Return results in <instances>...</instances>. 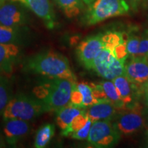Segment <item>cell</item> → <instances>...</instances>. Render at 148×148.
<instances>
[{
  "label": "cell",
  "mask_w": 148,
  "mask_h": 148,
  "mask_svg": "<svg viewBox=\"0 0 148 148\" xmlns=\"http://www.w3.org/2000/svg\"><path fill=\"white\" fill-rule=\"evenodd\" d=\"M137 57H143L148 60V32L140 36Z\"/></svg>",
  "instance_id": "cell-27"
},
{
  "label": "cell",
  "mask_w": 148,
  "mask_h": 148,
  "mask_svg": "<svg viewBox=\"0 0 148 148\" xmlns=\"http://www.w3.org/2000/svg\"><path fill=\"white\" fill-rule=\"evenodd\" d=\"M19 3L24 7L30 10L43 21L48 29H52L56 25L53 5L49 0H10Z\"/></svg>",
  "instance_id": "cell-10"
},
{
  "label": "cell",
  "mask_w": 148,
  "mask_h": 148,
  "mask_svg": "<svg viewBox=\"0 0 148 148\" xmlns=\"http://www.w3.org/2000/svg\"><path fill=\"white\" fill-rule=\"evenodd\" d=\"M147 136H148V126H147Z\"/></svg>",
  "instance_id": "cell-34"
},
{
  "label": "cell",
  "mask_w": 148,
  "mask_h": 148,
  "mask_svg": "<svg viewBox=\"0 0 148 148\" xmlns=\"http://www.w3.org/2000/svg\"><path fill=\"white\" fill-rule=\"evenodd\" d=\"M76 87L82 95L83 108H86L88 106L99 101L94 95L92 86H90V84L85 82H76Z\"/></svg>",
  "instance_id": "cell-23"
},
{
  "label": "cell",
  "mask_w": 148,
  "mask_h": 148,
  "mask_svg": "<svg viewBox=\"0 0 148 148\" xmlns=\"http://www.w3.org/2000/svg\"><path fill=\"white\" fill-rule=\"evenodd\" d=\"M143 93L144 94V97H145V103H146V105L148 106V80H147V82L145 83V84L144 85Z\"/></svg>",
  "instance_id": "cell-29"
},
{
  "label": "cell",
  "mask_w": 148,
  "mask_h": 148,
  "mask_svg": "<svg viewBox=\"0 0 148 148\" xmlns=\"http://www.w3.org/2000/svg\"><path fill=\"white\" fill-rule=\"evenodd\" d=\"M66 17L71 18L78 16L84 7L83 0H54Z\"/></svg>",
  "instance_id": "cell-18"
},
{
  "label": "cell",
  "mask_w": 148,
  "mask_h": 148,
  "mask_svg": "<svg viewBox=\"0 0 148 148\" xmlns=\"http://www.w3.org/2000/svg\"><path fill=\"white\" fill-rule=\"evenodd\" d=\"M124 75L143 92L144 85L148 80V60L143 57L130 58L124 65Z\"/></svg>",
  "instance_id": "cell-11"
},
{
  "label": "cell",
  "mask_w": 148,
  "mask_h": 148,
  "mask_svg": "<svg viewBox=\"0 0 148 148\" xmlns=\"http://www.w3.org/2000/svg\"><path fill=\"white\" fill-rule=\"evenodd\" d=\"M140 36L136 34H130L126 39V49L130 58L137 57L139 47Z\"/></svg>",
  "instance_id": "cell-25"
},
{
  "label": "cell",
  "mask_w": 148,
  "mask_h": 148,
  "mask_svg": "<svg viewBox=\"0 0 148 148\" xmlns=\"http://www.w3.org/2000/svg\"><path fill=\"white\" fill-rule=\"evenodd\" d=\"M5 1H6V0H5Z\"/></svg>",
  "instance_id": "cell-36"
},
{
  "label": "cell",
  "mask_w": 148,
  "mask_h": 148,
  "mask_svg": "<svg viewBox=\"0 0 148 148\" xmlns=\"http://www.w3.org/2000/svg\"><path fill=\"white\" fill-rule=\"evenodd\" d=\"M147 147H148V136H147Z\"/></svg>",
  "instance_id": "cell-35"
},
{
  "label": "cell",
  "mask_w": 148,
  "mask_h": 148,
  "mask_svg": "<svg viewBox=\"0 0 148 148\" xmlns=\"http://www.w3.org/2000/svg\"><path fill=\"white\" fill-rule=\"evenodd\" d=\"M141 3L143 8L148 10V0H142Z\"/></svg>",
  "instance_id": "cell-31"
},
{
  "label": "cell",
  "mask_w": 148,
  "mask_h": 148,
  "mask_svg": "<svg viewBox=\"0 0 148 148\" xmlns=\"http://www.w3.org/2000/svg\"><path fill=\"white\" fill-rule=\"evenodd\" d=\"M129 5L130 8H132V10H136L138 7V5L141 3L142 0H125Z\"/></svg>",
  "instance_id": "cell-28"
},
{
  "label": "cell",
  "mask_w": 148,
  "mask_h": 148,
  "mask_svg": "<svg viewBox=\"0 0 148 148\" xmlns=\"http://www.w3.org/2000/svg\"><path fill=\"white\" fill-rule=\"evenodd\" d=\"M121 138L120 134L111 120L92 122L87 140L95 147H110L116 145Z\"/></svg>",
  "instance_id": "cell-6"
},
{
  "label": "cell",
  "mask_w": 148,
  "mask_h": 148,
  "mask_svg": "<svg viewBox=\"0 0 148 148\" xmlns=\"http://www.w3.org/2000/svg\"><path fill=\"white\" fill-rule=\"evenodd\" d=\"M24 69L47 77L66 79L72 82L77 80L68 59L54 51H42L32 56L25 61Z\"/></svg>",
  "instance_id": "cell-1"
},
{
  "label": "cell",
  "mask_w": 148,
  "mask_h": 148,
  "mask_svg": "<svg viewBox=\"0 0 148 148\" xmlns=\"http://www.w3.org/2000/svg\"><path fill=\"white\" fill-rule=\"evenodd\" d=\"M119 92L122 101L125 106L136 101V99L143 92L133 84L124 74L112 79Z\"/></svg>",
  "instance_id": "cell-15"
},
{
  "label": "cell",
  "mask_w": 148,
  "mask_h": 148,
  "mask_svg": "<svg viewBox=\"0 0 148 148\" xmlns=\"http://www.w3.org/2000/svg\"><path fill=\"white\" fill-rule=\"evenodd\" d=\"M55 127L51 123H46L40 127L35 137L34 147L36 148H43L48 143L54 135Z\"/></svg>",
  "instance_id": "cell-20"
},
{
  "label": "cell",
  "mask_w": 148,
  "mask_h": 148,
  "mask_svg": "<svg viewBox=\"0 0 148 148\" xmlns=\"http://www.w3.org/2000/svg\"><path fill=\"white\" fill-rule=\"evenodd\" d=\"M103 47L112 51L114 47L125 42L124 36L121 32L117 31H108L102 34Z\"/></svg>",
  "instance_id": "cell-22"
},
{
  "label": "cell",
  "mask_w": 148,
  "mask_h": 148,
  "mask_svg": "<svg viewBox=\"0 0 148 148\" xmlns=\"http://www.w3.org/2000/svg\"><path fill=\"white\" fill-rule=\"evenodd\" d=\"M93 1H94V0H83L84 4L86 5H89Z\"/></svg>",
  "instance_id": "cell-32"
},
{
  "label": "cell",
  "mask_w": 148,
  "mask_h": 148,
  "mask_svg": "<svg viewBox=\"0 0 148 148\" xmlns=\"http://www.w3.org/2000/svg\"><path fill=\"white\" fill-rule=\"evenodd\" d=\"M124 62L114 56L107 48L103 47L92 62L91 69L103 79L112 80L124 74Z\"/></svg>",
  "instance_id": "cell-7"
},
{
  "label": "cell",
  "mask_w": 148,
  "mask_h": 148,
  "mask_svg": "<svg viewBox=\"0 0 148 148\" xmlns=\"http://www.w3.org/2000/svg\"><path fill=\"white\" fill-rule=\"evenodd\" d=\"M27 28L0 25V43L18 45L27 41Z\"/></svg>",
  "instance_id": "cell-16"
},
{
  "label": "cell",
  "mask_w": 148,
  "mask_h": 148,
  "mask_svg": "<svg viewBox=\"0 0 148 148\" xmlns=\"http://www.w3.org/2000/svg\"><path fill=\"white\" fill-rule=\"evenodd\" d=\"M74 82L69 79L47 77L33 88V95L41 101L47 112H56L70 102Z\"/></svg>",
  "instance_id": "cell-2"
},
{
  "label": "cell",
  "mask_w": 148,
  "mask_h": 148,
  "mask_svg": "<svg viewBox=\"0 0 148 148\" xmlns=\"http://www.w3.org/2000/svg\"><path fill=\"white\" fill-rule=\"evenodd\" d=\"M5 146V143L3 139V136L0 134V147H4Z\"/></svg>",
  "instance_id": "cell-30"
},
{
  "label": "cell",
  "mask_w": 148,
  "mask_h": 148,
  "mask_svg": "<svg viewBox=\"0 0 148 148\" xmlns=\"http://www.w3.org/2000/svg\"><path fill=\"white\" fill-rule=\"evenodd\" d=\"M3 133L9 145H15L28 133L29 125L27 121L18 119H4Z\"/></svg>",
  "instance_id": "cell-12"
},
{
  "label": "cell",
  "mask_w": 148,
  "mask_h": 148,
  "mask_svg": "<svg viewBox=\"0 0 148 148\" xmlns=\"http://www.w3.org/2000/svg\"><path fill=\"white\" fill-rule=\"evenodd\" d=\"M86 110L69 102L67 105L56 111V123L58 127L64 130L69 126L74 118Z\"/></svg>",
  "instance_id": "cell-17"
},
{
  "label": "cell",
  "mask_w": 148,
  "mask_h": 148,
  "mask_svg": "<svg viewBox=\"0 0 148 148\" xmlns=\"http://www.w3.org/2000/svg\"><path fill=\"white\" fill-rule=\"evenodd\" d=\"M103 47L102 34L86 37L77 47V56L86 69H91L92 62Z\"/></svg>",
  "instance_id": "cell-8"
},
{
  "label": "cell",
  "mask_w": 148,
  "mask_h": 148,
  "mask_svg": "<svg viewBox=\"0 0 148 148\" xmlns=\"http://www.w3.org/2000/svg\"><path fill=\"white\" fill-rule=\"evenodd\" d=\"M99 84L102 88L106 99L110 101L115 108L119 110H122L126 106L122 101L119 92L112 80L102 81L99 83Z\"/></svg>",
  "instance_id": "cell-19"
},
{
  "label": "cell",
  "mask_w": 148,
  "mask_h": 148,
  "mask_svg": "<svg viewBox=\"0 0 148 148\" xmlns=\"http://www.w3.org/2000/svg\"><path fill=\"white\" fill-rule=\"evenodd\" d=\"M130 9L125 0H94L88 5L83 19L86 25H94L108 18L127 14Z\"/></svg>",
  "instance_id": "cell-4"
},
{
  "label": "cell",
  "mask_w": 148,
  "mask_h": 148,
  "mask_svg": "<svg viewBox=\"0 0 148 148\" xmlns=\"http://www.w3.org/2000/svg\"><path fill=\"white\" fill-rule=\"evenodd\" d=\"M113 123L121 134L131 135L137 132L145 125L143 107L137 101L119 110Z\"/></svg>",
  "instance_id": "cell-5"
},
{
  "label": "cell",
  "mask_w": 148,
  "mask_h": 148,
  "mask_svg": "<svg viewBox=\"0 0 148 148\" xmlns=\"http://www.w3.org/2000/svg\"><path fill=\"white\" fill-rule=\"evenodd\" d=\"M88 119H89V117L86 114V110H85L84 112L79 114L72 120L69 126L65 130H62V135L64 136H70L73 133L84 127Z\"/></svg>",
  "instance_id": "cell-24"
},
{
  "label": "cell",
  "mask_w": 148,
  "mask_h": 148,
  "mask_svg": "<svg viewBox=\"0 0 148 148\" xmlns=\"http://www.w3.org/2000/svg\"><path fill=\"white\" fill-rule=\"evenodd\" d=\"M119 109L108 99L99 101L86 108V114L92 122L100 120H112L119 113Z\"/></svg>",
  "instance_id": "cell-13"
},
{
  "label": "cell",
  "mask_w": 148,
  "mask_h": 148,
  "mask_svg": "<svg viewBox=\"0 0 148 148\" xmlns=\"http://www.w3.org/2000/svg\"><path fill=\"white\" fill-rule=\"evenodd\" d=\"M5 0H0V7H1V5H2L3 3H5Z\"/></svg>",
  "instance_id": "cell-33"
},
{
  "label": "cell",
  "mask_w": 148,
  "mask_h": 148,
  "mask_svg": "<svg viewBox=\"0 0 148 148\" xmlns=\"http://www.w3.org/2000/svg\"><path fill=\"white\" fill-rule=\"evenodd\" d=\"M47 112L45 106L34 96L20 93L12 97L3 113V119H18L30 121Z\"/></svg>",
  "instance_id": "cell-3"
},
{
  "label": "cell",
  "mask_w": 148,
  "mask_h": 148,
  "mask_svg": "<svg viewBox=\"0 0 148 148\" xmlns=\"http://www.w3.org/2000/svg\"><path fill=\"white\" fill-rule=\"evenodd\" d=\"M29 21L28 14L23 5L10 1L0 7V25L10 27H21Z\"/></svg>",
  "instance_id": "cell-9"
},
{
  "label": "cell",
  "mask_w": 148,
  "mask_h": 148,
  "mask_svg": "<svg viewBox=\"0 0 148 148\" xmlns=\"http://www.w3.org/2000/svg\"><path fill=\"white\" fill-rule=\"evenodd\" d=\"M12 97L10 80L5 75H0V116L3 115L5 107Z\"/></svg>",
  "instance_id": "cell-21"
},
{
  "label": "cell",
  "mask_w": 148,
  "mask_h": 148,
  "mask_svg": "<svg viewBox=\"0 0 148 148\" xmlns=\"http://www.w3.org/2000/svg\"><path fill=\"white\" fill-rule=\"evenodd\" d=\"M20 54L18 45L0 43V75L12 73Z\"/></svg>",
  "instance_id": "cell-14"
},
{
  "label": "cell",
  "mask_w": 148,
  "mask_h": 148,
  "mask_svg": "<svg viewBox=\"0 0 148 148\" xmlns=\"http://www.w3.org/2000/svg\"><path fill=\"white\" fill-rule=\"evenodd\" d=\"M92 123V121L89 118V119L88 120V121L86 122V123L85 124L84 127H82V128L79 129V130L73 133L70 136H71L72 138H75V139L77 140H84L87 138L88 134H89Z\"/></svg>",
  "instance_id": "cell-26"
}]
</instances>
